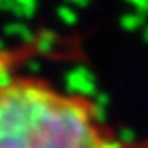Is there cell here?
Returning a JSON list of instances; mask_svg holds the SVG:
<instances>
[{"label":"cell","instance_id":"obj_1","mask_svg":"<svg viewBox=\"0 0 148 148\" xmlns=\"http://www.w3.org/2000/svg\"><path fill=\"white\" fill-rule=\"evenodd\" d=\"M89 97L38 77L0 82V148H116Z\"/></svg>","mask_w":148,"mask_h":148},{"label":"cell","instance_id":"obj_2","mask_svg":"<svg viewBox=\"0 0 148 148\" xmlns=\"http://www.w3.org/2000/svg\"><path fill=\"white\" fill-rule=\"evenodd\" d=\"M134 148H148V139H143V141H134Z\"/></svg>","mask_w":148,"mask_h":148},{"label":"cell","instance_id":"obj_3","mask_svg":"<svg viewBox=\"0 0 148 148\" xmlns=\"http://www.w3.org/2000/svg\"><path fill=\"white\" fill-rule=\"evenodd\" d=\"M116 148H134V143H132V141H127V143L120 141L118 145H116Z\"/></svg>","mask_w":148,"mask_h":148}]
</instances>
